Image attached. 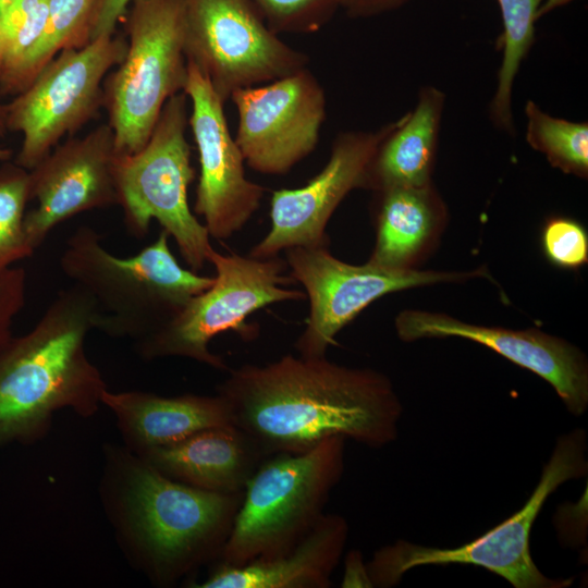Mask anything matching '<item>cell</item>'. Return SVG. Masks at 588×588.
Returning a JSON list of instances; mask_svg holds the SVG:
<instances>
[{
    "instance_id": "cell-1",
    "label": "cell",
    "mask_w": 588,
    "mask_h": 588,
    "mask_svg": "<svg viewBox=\"0 0 588 588\" xmlns=\"http://www.w3.org/2000/svg\"><path fill=\"white\" fill-rule=\"evenodd\" d=\"M232 424L265 456L303 453L331 437L382 448L399 436L403 407L391 380L370 368L291 354L229 369L218 387Z\"/></svg>"
},
{
    "instance_id": "cell-2",
    "label": "cell",
    "mask_w": 588,
    "mask_h": 588,
    "mask_svg": "<svg viewBox=\"0 0 588 588\" xmlns=\"http://www.w3.org/2000/svg\"><path fill=\"white\" fill-rule=\"evenodd\" d=\"M107 495L117 530L148 577L171 586L220 559L243 492L172 479L131 450L109 454Z\"/></svg>"
},
{
    "instance_id": "cell-3",
    "label": "cell",
    "mask_w": 588,
    "mask_h": 588,
    "mask_svg": "<svg viewBox=\"0 0 588 588\" xmlns=\"http://www.w3.org/2000/svg\"><path fill=\"white\" fill-rule=\"evenodd\" d=\"M95 316L93 298L73 284L32 330L12 336L0 354V448L45 436L60 409L90 417L102 405L107 384L85 347Z\"/></svg>"
},
{
    "instance_id": "cell-4",
    "label": "cell",
    "mask_w": 588,
    "mask_h": 588,
    "mask_svg": "<svg viewBox=\"0 0 588 588\" xmlns=\"http://www.w3.org/2000/svg\"><path fill=\"white\" fill-rule=\"evenodd\" d=\"M161 231L150 245L132 257H118L88 225L66 240L60 269L95 302L94 329L111 338L139 341L160 329L213 278L184 269Z\"/></svg>"
},
{
    "instance_id": "cell-5",
    "label": "cell",
    "mask_w": 588,
    "mask_h": 588,
    "mask_svg": "<svg viewBox=\"0 0 588 588\" xmlns=\"http://www.w3.org/2000/svg\"><path fill=\"white\" fill-rule=\"evenodd\" d=\"M345 438L265 457L243 491L220 562L243 565L293 547L324 514L344 471Z\"/></svg>"
},
{
    "instance_id": "cell-6",
    "label": "cell",
    "mask_w": 588,
    "mask_h": 588,
    "mask_svg": "<svg viewBox=\"0 0 588 588\" xmlns=\"http://www.w3.org/2000/svg\"><path fill=\"white\" fill-rule=\"evenodd\" d=\"M587 436L576 428L560 436L540 479L517 512L482 536L457 548H434L407 540L378 549L366 563L372 587L390 588L404 574L425 565L470 564L483 567L515 588H565L572 578L546 576L530 553V534L547 499L564 482L587 476Z\"/></svg>"
},
{
    "instance_id": "cell-7",
    "label": "cell",
    "mask_w": 588,
    "mask_h": 588,
    "mask_svg": "<svg viewBox=\"0 0 588 588\" xmlns=\"http://www.w3.org/2000/svg\"><path fill=\"white\" fill-rule=\"evenodd\" d=\"M126 51L102 84V108L114 134L117 155L142 149L166 102L184 91L183 0H132L122 20Z\"/></svg>"
},
{
    "instance_id": "cell-8",
    "label": "cell",
    "mask_w": 588,
    "mask_h": 588,
    "mask_svg": "<svg viewBox=\"0 0 588 588\" xmlns=\"http://www.w3.org/2000/svg\"><path fill=\"white\" fill-rule=\"evenodd\" d=\"M187 100L184 91L172 96L146 145L134 154H115L113 177L127 231L142 238L151 220H156L196 272L208 262L213 247L207 228L187 200L188 186L195 177L186 139Z\"/></svg>"
},
{
    "instance_id": "cell-9",
    "label": "cell",
    "mask_w": 588,
    "mask_h": 588,
    "mask_svg": "<svg viewBox=\"0 0 588 588\" xmlns=\"http://www.w3.org/2000/svg\"><path fill=\"white\" fill-rule=\"evenodd\" d=\"M208 262L216 271L212 284L160 329L136 341L144 359L185 357L229 370L224 359L209 350L216 335L232 330L252 339L254 332L245 323L249 315L271 304L306 298L305 292L287 287L296 282L283 275L286 262L277 257L258 259L212 249Z\"/></svg>"
},
{
    "instance_id": "cell-10",
    "label": "cell",
    "mask_w": 588,
    "mask_h": 588,
    "mask_svg": "<svg viewBox=\"0 0 588 588\" xmlns=\"http://www.w3.org/2000/svg\"><path fill=\"white\" fill-rule=\"evenodd\" d=\"M126 45L125 36L114 34L63 50L4 103L8 131L22 134L15 163L29 171L64 136L94 119L102 108L103 81L123 60Z\"/></svg>"
},
{
    "instance_id": "cell-11",
    "label": "cell",
    "mask_w": 588,
    "mask_h": 588,
    "mask_svg": "<svg viewBox=\"0 0 588 588\" xmlns=\"http://www.w3.org/2000/svg\"><path fill=\"white\" fill-rule=\"evenodd\" d=\"M186 59L225 102L240 88L265 84L307 66L250 0H183Z\"/></svg>"
},
{
    "instance_id": "cell-12",
    "label": "cell",
    "mask_w": 588,
    "mask_h": 588,
    "mask_svg": "<svg viewBox=\"0 0 588 588\" xmlns=\"http://www.w3.org/2000/svg\"><path fill=\"white\" fill-rule=\"evenodd\" d=\"M286 253L290 277L309 298L306 328L295 342L303 357H323L335 335L381 296L443 282H461L486 273L389 269L368 261L356 266L335 258L327 246L293 247Z\"/></svg>"
},
{
    "instance_id": "cell-13",
    "label": "cell",
    "mask_w": 588,
    "mask_h": 588,
    "mask_svg": "<svg viewBox=\"0 0 588 588\" xmlns=\"http://www.w3.org/2000/svg\"><path fill=\"white\" fill-rule=\"evenodd\" d=\"M235 142L245 162L264 174H284L316 148L326 118V95L306 68L274 81L240 88Z\"/></svg>"
},
{
    "instance_id": "cell-14",
    "label": "cell",
    "mask_w": 588,
    "mask_h": 588,
    "mask_svg": "<svg viewBox=\"0 0 588 588\" xmlns=\"http://www.w3.org/2000/svg\"><path fill=\"white\" fill-rule=\"evenodd\" d=\"M184 93L191 101L188 125L200 167L194 213L204 219L210 236L229 238L259 208L265 188L246 177L244 157L229 131L224 101L188 61Z\"/></svg>"
},
{
    "instance_id": "cell-15",
    "label": "cell",
    "mask_w": 588,
    "mask_h": 588,
    "mask_svg": "<svg viewBox=\"0 0 588 588\" xmlns=\"http://www.w3.org/2000/svg\"><path fill=\"white\" fill-rule=\"evenodd\" d=\"M390 126L340 133L319 174L299 188L274 191L271 228L249 256L268 259L293 247L327 246L326 226L332 213L351 191L366 186L370 162Z\"/></svg>"
},
{
    "instance_id": "cell-16",
    "label": "cell",
    "mask_w": 588,
    "mask_h": 588,
    "mask_svg": "<svg viewBox=\"0 0 588 588\" xmlns=\"http://www.w3.org/2000/svg\"><path fill=\"white\" fill-rule=\"evenodd\" d=\"M114 157V134L103 123L58 144L29 170L30 200L37 205L25 213L24 232L34 252L63 221L118 205Z\"/></svg>"
},
{
    "instance_id": "cell-17",
    "label": "cell",
    "mask_w": 588,
    "mask_h": 588,
    "mask_svg": "<svg viewBox=\"0 0 588 588\" xmlns=\"http://www.w3.org/2000/svg\"><path fill=\"white\" fill-rule=\"evenodd\" d=\"M402 341L462 338L479 343L552 385L575 416L588 407V364L584 353L566 340L537 329L511 330L461 321L445 314L404 310L395 319Z\"/></svg>"
},
{
    "instance_id": "cell-18",
    "label": "cell",
    "mask_w": 588,
    "mask_h": 588,
    "mask_svg": "<svg viewBox=\"0 0 588 588\" xmlns=\"http://www.w3.org/2000/svg\"><path fill=\"white\" fill-rule=\"evenodd\" d=\"M339 514H323L289 550L243 565L220 562L196 588H329L348 538Z\"/></svg>"
},
{
    "instance_id": "cell-19",
    "label": "cell",
    "mask_w": 588,
    "mask_h": 588,
    "mask_svg": "<svg viewBox=\"0 0 588 588\" xmlns=\"http://www.w3.org/2000/svg\"><path fill=\"white\" fill-rule=\"evenodd\" d=\"M136 455L172 479L220 493L243 492L267 457L253 439L233 424L207 428L179 442Z\"/></svg>"
},
{
    "instance_id": "cell-20",
    "label": "cell",
    "mask_w": 588,
    "mask_h": 588,
    "mask_svg": "<svg viewBox=\"0 0 588 588\" xmlns=\"http://www.w3.org/2000/svg\"><path fill=\"white\" fill-rule=\"evenodd\" d=\"M101 404L114 414L128 450L136 454L179 442L207 428L232 424L230 406L219 393L168 397L107 389Z\"/></svg>"
},
{
    "instance_id": "cell-21",
    "label": "cell",
    "mask_w": 588,
    "mask_h": 588,
    "mask_svg": "<svg viewBox=\"0 0 588 588\" xmlns=\"http://www.w3.org/2000/svg\"><path fill=\"white\" fill-rule=\"evenodd\" d=\"M445 95L424 86L413 110L391 123L370 162L365 188L424 186L433 170Z\"/></svg>"
},
{
    "instance_id": "cell-22",
    "label": "cell",
    "mask_w": 588,
    "mask_h": 588,
    "mask_svg": "<svg viewBox=\"0 0 588 588\" xmlns=\"http://www.w3.org/2000/svg\"><path fill=\"white\" fill-rule=\"evenodd\" d=\"M378 233L370 262L389 269H408L444 213L431 183L379 192Z\"/></svg>"
},
{
    "instance_id": "cell-23",
    "label": "cell",
    "mask_w": 588,
    "mask_h": 588,
    "mask_svg": "<svg viewBox=\"0 0 588 588\" xmlns=\"http://www.w3.org/2000/svg\"><path fill=\"white\" fill-rule=\"evenodd\" d=\"M542 1L497 0L503 25L498 47L502 49L503 54L498 71L497 88L489 106V115L497 128L511 135L515 134L512 111L513 86L518 70L534 45L537 13Z\"/></svg>"
},
{
    "instance_id": "cell-24",
    "label": "cell",
    "mask_w": 588,
    "mask_h": 588,
    "mask_svg": "<svg viewBox=\"0 0 588 588\" xmlns=\"http://www.w3.org/2000/svg\"><path fill=\"white\" fill-rule=\"evenodd\" d=\"M48 16V0H12L0 13V96L22 91V76Z\"/></svg>"
},
{
    "instance_id": "cell-25",
    "label": "cell",
    "mask_w": 588,
    "mask_h": 588,
    "mask_svg": "<svg viewBox=\"0 0 588 588\" xmlns=\"http://www.w3.org/2000/svg\"><path fill=\"white\" fill-rule=\"evenodd\" d=\"M526 140L564 173L587 177L588 124L552 117L535 101L525 106Z\"/></svg>"
},
{
    "instance_id": "cell-26",
    "label": "cell",
    "mask_w": 588,
    "mask_h": 588,
    "mask_svg": "<svg viewBox=\"0 0 588 588\" xmlns=\"http://www.w3.org/2000/svg\"><path fill=\"white\" fill-rule=\"evenodd\" d=\"M97 1L48 0L46 26L25 65L22 91L58 53L82 48L90 41V25Z\"/></svg>"
},
{
    "instance_id": "cell-27",
    "label": "cell",
    "mask_w": 588,
    "mask_h": 588,
    "mask_svg": "<svg viewBox=\"0 0 588 588\" xmlns=\"http://www.w3.org/2000/svg\"><path fill=\"white\" fill-rule=\"evenodd\" d=\"M30 200L29 171L8 160L0 167V274L34 254L24 232Z\"/></svg>"
},
{
    "instance_id": "cell-28",
    "label": "cell",
    "mask_w": 588,
    "mask_h": 588,
    "mask_svg": "<svg viewBox=\"0 0 588 588\" xmlns=\"http://www.w3.org/2000/svg\"><path fill=\"white\" fill-rule=\"evenodd\" d=\"M277 34L320 30L340 9L339 0H250Z\"/></svg>"
},
{
    "instance_id": "cell-29",
    "label": "cell",
    "mask_w": 588,
    "mask_h": 588,
    "mask_svg": "<svg viewBox=\"0 0 588 588\" xmlns=\"http://www.w3.org/2000/svg\"><path fill=\"white\" fill-rule=\"evenodd\" d=\"M544 253L554 265L575 269L588 258V237L585 229L569 218H553L546 224L542 234Z\"/></svg>"
},
{
    "instance_id": "cell-30",
    "label": "cell",
    "mask_w": 588,
    "mask_h": 588,
    "mask_svg": "<svg viewBox=\"0 0 588 588\" xmlns=\"http://www.w3.org/2000/svg\"><path fill=\"white\" fill-rule=\"evenodd\" d=\"M26 272L11 267L0 274V354L12 339V324L25 305Z\"/></svg>"
},
{
    "instance_id": "cell-31",
    "label": "cell",
    "mask_w": 588,
    "mask_h": 588,
    "mask_svg": "<svg viewBox=\"0 0 588 588\" xmlns=\"http://www.w3.org/2000/svg\"><path fill=\"white\" fill-rule=\"evenodd\" d=\"M132 0H98L91 19L90 40L114 35Z\"/></svg>"
},
{
    "instance_id": "cell-32",
    "label": "cell",
    "mask_w": 588,
    "mask_h": 588,
    "mask_svg": "<svg viewBox=\"0 0 588 588\" xmlns=\"http://www.w3.org/2000/svg\"><path fill=\"white\" fill-rule=\"evenodd\" d=\"M409 0H339L340 9H343L351 17H370L396 10Z\"/></svg>"
},
{
    "instance_id": "cell-33",
    "label": "cell",
    "mask_w": 588,
    "mask_h": 588,
    "mask_svg": "<svg viewBox=\"0 0 588 588\" xmlns=\"http://www.w3.org/2000/svg\"><path fill=\"white\" fill-rule=\"evenodd\" d=\"M341 587H372L366 563H364L363 556L357 550L350 551L345 556Z\"/></svg>"
},
{
    "instance_id": "cell-34",
    "label": "cell",
    "mask_w": 588,
    "mask_h": 588,
    "mask_svg": "<svg viewBox=\"0 0 588 588\" xmlns=\"http://www.w3.org/2000/svg\"><path fill=\"white\" fill-rule=\"evenodd\" d=\"M574 0H543L539 7L537 19H541L542 16L551 13L555 9H559L561 7H564L572 2Z\"/></svg>"
},
{
    "instance_id": "cell-35",
    "label": "cell",
    "mask_w": 588,
    "mask_h": 588,
    "mask_svg": "<svg viewBox=\"0 0 588 588\" xmlns=\"http://www.w3.org/2000/svg\"><path fill=\"white\" fill-rule=\"evenodd\" d=\"M8 128L5 124V111H4V102L0 99V139L4 138L8 134Z\"/></svg>"
},
{
    "instance_id": "cell-36",
    "label": "cell",
    "mask_w": 588,
    "mask_h": 588,
    "mask_svg": "<svg viewBox=\"0 0 588 588\" xmlns=\"http://www.w3.org/2000/svg\"><path fill=\"white\" fill-rule=\"evenodd\" d=\"M12 156H13V151L10 148L0 146V161L1 162L11 160Z\"/></svg>"
},
{
    "instance_id": "cell-37",
    "label": "cell",
    "mask_w": 588,
    "mask_h": 588,
    "mask_svg": "<svg viewBox=\"0 0 588 588\" xmlns=\"http://www.w3.org/2000/svg\"><path fill=\"white\" fill-rule=\"evenodd\" d=\"M12 0H0V13L4 10V8L11 2Z\"/></svg>"
}]
</instances>
